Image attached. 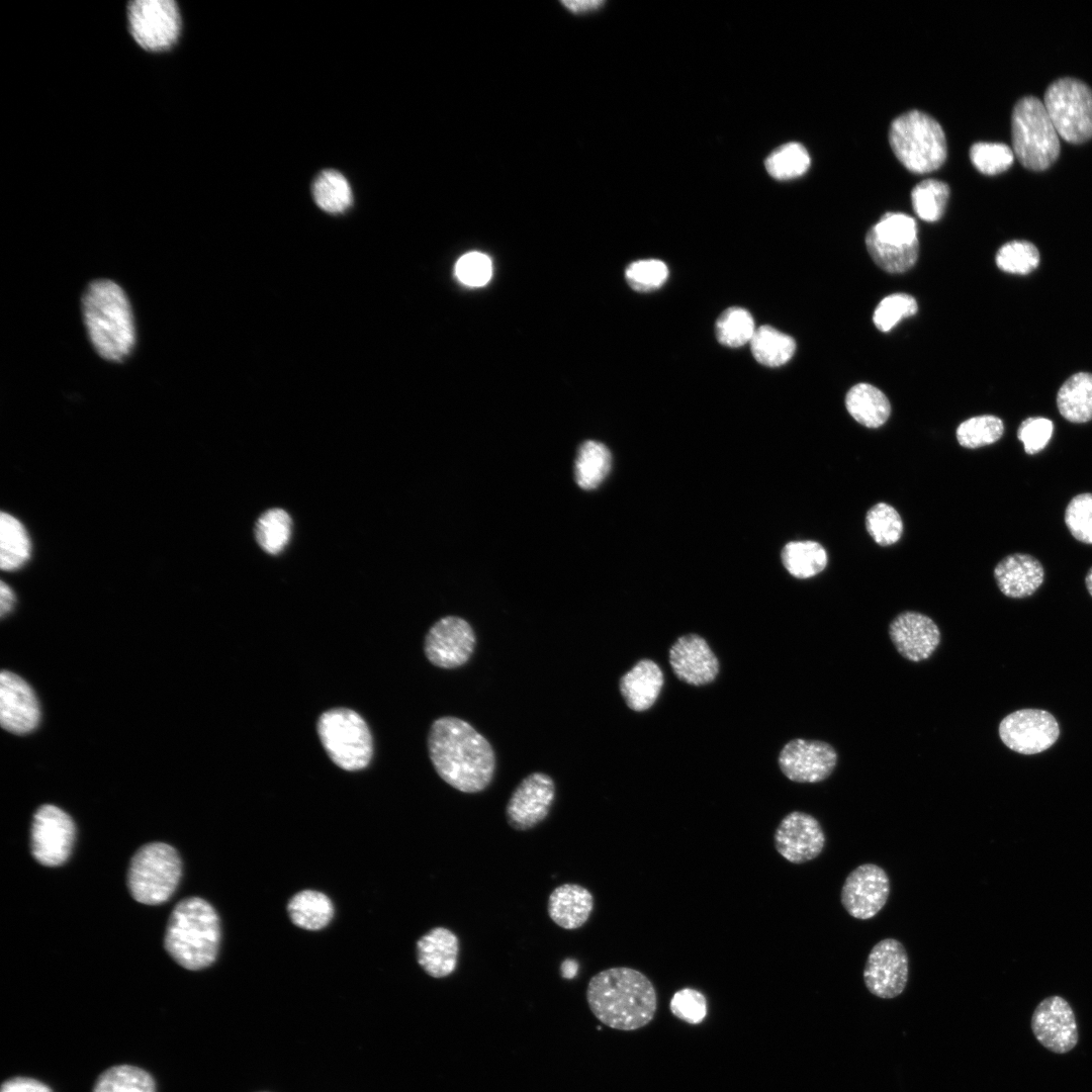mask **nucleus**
Here are the masks:
<instances>
[{"instance_id": "14", "label": "nucleus", "mask_w": 1092, "mask_h": 1092, "mask_svg": "<svg viewBox=\"0 0 1092 1092\" xmlns=\"http://www.w3.org/2000/svg\"><path fill=\"white\" fill-rule=\"evenodd\" d=\"M476 637L463 618L446 616L428 631L424 641L427 659L435 666L453 669L464 665L473 654Z\"/></svg>"}, {"instance_id": "1", "label": "nucleus", "mask_w": 1092, "mask_h": 1092, "mask_svg": "<svg viewBox=\"0 0 1092 1092\" xmlns=\"http://www.w3.org/2000/svg\"><path fill=\"white\" fill-rule=\"evenodd\" d=\"M428 750L438 776L457 791L480 793L493 780L495 755L491 744L460 718L436 719L429 730Z\"/></svg>"}, {"instance_id": "3", "label": "nucleus", "mask_w": 1092, "mask_h": 1092, "mask_svg": "<svg viewBox=\"0 0 1092 1092\" xmlns=\"http://www.w3.org/2000/svg\"><path fill=\"white\" fill-rule=\"evenodd\" d=\"M81 309L97 354L109 362L125 361L134 350L136 336L131 306L121 286L107 278L92 280L83 291Z\"/></svg>"}, {"instance_id": "44", "label": "nucleus", "mask_w": 1092, "mask_h": 1092, "mask_svg": "<svg viewBox=\"0 0 1092 1092\" xmlns=\"http://www.w3.org/2000/svg\"><path fill=\"white\" fill-rule=\"evenodd\" d=\"M973 165L986 175H995L1007 170L1014 160L1013 150L998 142H977L970 149Z\"/></svg>"}, {"instance_id": "5", "label": "nucleus", "mask_w": 1092, "mask_h": 1092, "mask_svg": "<svg viewBox=\"0 0 1092 1092\" xmlns=\"http://www.w3.org/2000/svg\"><path fill=\"white\" fill-rule=\"evenodd\" d=\"M1011 139L1013 153L1026 169L1045 170L1060 155V135L1038 97L1023 96L1014 104Z\"/></svg>"}, {"instance_id": "23", "label": "nucleus", "mask_w": 1092, "mask_h": 1092, "mask_svg": "<svg viewBox=\"0 0 1092 1092\" xmlns=\"http://www.w3.org/2000/svg\"><path fill=\"white\" fill-rule=\"evenodd\" d=\"M459 950L458 936L442 926L432 928L416 942L418 964L435 979L448 977L455 971Z\"/></svg>"}, {"instance_id": "34", "label": "nucleus", "mask_w": 1092, "mask_h": 1092, "mask_svg": "<svg viewBox=\"0 0 1092 1092\" xmlns=\"http://www.w3.org/2000/svg\"><path fill=\"white\" fill-rule=\"evenodd\" d=\"M750 347L757 362L768 367H778L793 357L796 342L789 335L770 326H761L755 330Z\"/></svg>"}, {"instance_id": "49", "label": "nucleus", "mask_w": 1092, "mask_h": 1092, "mask_svg": "<svg viewBox=\"0 0 1092 1092\" xmlns=\"http://www.w3.org/2000/svg\"><path fill=\"white\" fill-rule=\"evenodd\" d=\"M455 274L458 280L467 286H482L491 277L492 264L487 255L470 252L459 258L455 266Z\"/></svg>"}, {"instance_id": "52", "label": "nucleus", "mask_w": 1092, "mask_h": 1092, "mask_svg": "<svg viewBox=\"0 0 1092 1092\" xmlns=\"http://www.w3.org/2000/svg\"><path fill=\"white\" fill-rule=\"evenodd\" d=\"M15 603V596L12 589L4 582L0 584V614L5 616L11 611Z\"/></svg>"}, {"instance_id": "6", "label": "nucleus", "mask_w": 1092, "mask_h": 1092, "mask_svg": "<svg viewBox=\"0 0 1092 1092\" xmlns=\"http://www.w3.org/2000/svg\"><path fill=\"white\" fill-rule=\"evenodd\" d=\"M889 142L899 161L914 173L939 168L946 158L945 134L940 123L928 113L912 109L891 122Z\"/></svg>"}, {"instance_id": "53", "label": "nucleus", "mask_w": 1092, "mask_h": 1092, "mask_svg": "<svg viewBox=\"0 0 1092 1092\" xmlns=\"http://www.w3.org/2000/svg\"><path fill=\"white\" fill-rule=\"evenodd\" d=\"M568 10L573 13H581L599 8L604 4L603 1H562L561 2Z\"/></svg>"}, {"instance_id": "2", "label": "nucleus", "mask_w": 1092, "mask_h": 1092, "mask_svg": "<svg viewBox=\"0 0 1092 1092\" xmlns=\"http://www.w3.org/2000/svg\"><path fill=\"white\" fill-rule=\"evenodd\" d=\"M586 1001L603 1024L623 1031L644 1027L657 1009L652 982L642 972L628 967L610 968L593 976Z\"/></svg>"}, {"instance_id": "18", "label": "nucleus", "mask_w": 1092, "mask_h": 1092, "mask_svg": "<svg viewBox=\"0 0 1092 1092\" xmlns=\"http://www.w3.org/2000/svg\"><path fill=\"white\" fill-rule=\"evenodd\" d=\"M774 843L777 851L788 861L801 864L816 858L824 849L826 836L819 821L812 815L793 811L779 823Z\"/></svg>"}, {"instance_id": "4", "label": "nucleus", "mask_w": 1092, "mask_h": 1092, "mask_svg": "<svg viewBox=\"0 0 1092 1092\" xmlns=\"http://www.w3.org/2000/svg\"><path fill=\"white\" fill-rule=\"evenodd\" d=\"M220 924L215 909L204 899L189 897L176 904L165 933V948L181 967L198 971L216 959Z\"/></svg>"}, {"instance_id": "26", "label": "nucleus", "mask_w": 1092, "mask_h": 1092, "mask_svg": "<svg viewBox=\"0 0 1092 1092\" xmlns=\"http://www.w3.org/2000/svg\"><path fill=\"white\" fill-rule=\"evenodd\" d=\"M594 910V896L581 885L566 883L549 895L547 911L559 927L574 930L583 926Z\"/></svg>"}, {"instance_id": "30", "label": "nucleus", "mask_w": 1092, "mask_h": 1092, "mask_svg": "<svg viewBox=\"0 0 1092 1092\" xmlns=\"http://www.w3.org/2000/svg\"><path fill=\"white\" fill-rule=\"evenodd\" d=\"M287 911L296 926L306 930H320L332 920L334 905L326 894L303 890L289 900Z\"/></svg>"}, {"instance_id": "19", "label": "nucleus", "mask_w": 1092, "mask_h": 1092, "mask_svg": "<svg viewBox=\"0 0 1092 1092\" xmlns=\"http://www.w3.org/2000/svg\"><path fill=\"white\" fill-rule=\"evenodd\" d=\"M1031 1029L1036 1039L1049 1051L1065 1054L1078 1042L1074 1011L1060 996L1043 999L1034 1009Z\"/></svg>"}, {"instance_id": "12", "label": "nucleus", "mask_w": 1092, "mask_h": 1092, "mask_svg": "<svg viewBox=\"0 0 1092 1092\" xmlns=\"http://www.w3.org/2000/svg\"><path fill=\"white\" fill-rule=\"evenodd\" d=\"M1003 744L1021 754L1042 752L1056 743L1060 726L1050 712L1021 709L1008 714L998 727Z\"/></svg>"}, {"instance_id": "40", "label": "nucleus", "mask_w": 1092, "mask_h": 1092, "mask_svg": "<svg viewBox=\"0 0 1092 1092\" xmlns=\"http://www.w3.org/2000/svg\"><path fill=\"white\" fill-rule=\"evenodd\" d=\"M1004 432L1001 419L993 415L970 418L959 425L956 436L962 447L976 449L998 441Z\"/></svg>"}, {"instance_id": "51", "label": "nucleus", "mask_w": 1092, "mask_h": 1092, "mask_svg": "<svg viewBox=\"0 0 1092 1092\" xmlns=\"http://www.w3.org/2000/svg\"><path fill=\"white\" fill-rule=\"evenodd\" d=\"M0 1092H53L44 1083L28 1078L13 1077L4 1081Z\"/></svg>"}, {"instance_id": "27", "label": "nucleus", "mask_w": 1092, "mask_h": 1092, "mask_svg": "<svg viewBox=\"0 0 1092 1092\" xmlns=\"http://www.w3.org/2000/svg\"><path fill=\"white\" fill-rule=\"evenodd\" d=\"M867 236L883 250L901 254L919 247L915 219L903 212H887Z\"/></svg>"}, {"instance_id": "38", "label": "nucleus", "mask_w": 1092, "mask_h": 1092, "mask_svg": "<svg viewBox=\"0 0 1092 1092\" xmlns=\"http://www.w3.org/2000/svg\"><path fill=\"white\" fill-rule=\"evenodd\" d=\"M948 196L949 187L944 181L928 178L913 187L912 206L923 220L936 221L944 212Z\"/></svg>"}, {"instance_id": "37", "label": "nucleus", "mask_w": 1092, "mask_h": 1092, "mask_svg": "<svg viewBox=\"0 0 1092 1092\" xmlns=\"http://www.w3.org/2000/svg\"><path fill=\"white\" fill-rule=\"evenodd\" d=\"M255 535L263 550L269 554H278L290 539V516L282 509L266 511L256 523Z\"/></svg>"}, {"instance_id": "8", "label": "nucleus", "mask_w": 1092, "mask_h": 1092, "mask_svg": "<svg viewBox=\"0 0 1092 1092\" xmlns=\"http://www.w3.org/2000/svg\"><path fill=\"white\" fill-rule=\"evenodd\" d=\"M317 733L330 758L340 768L359 770L370 762L372 736L364 719L355 711L336 708L317 721Z\"/></svg>"}, {"instance_id": "35", "label": "nucleus", "mask_w": 1092, "mask_h": 1092, "mask_svg": "<svg viewBox=\"0 0 1092 1092\" xmlns=\"http://www.w3.org/2000/svg\"><path fill=\"white\" fill-rule=\"evenodd\" d=\"M30 555V542L22 524L9 514L0 517V565L3 570L20 567Z\"/></svg>"}, {"instance_id": "46", "label": "nucleus", "mask_w": 1092, "mask_h": 1092, "mask_svg": "<svg viewBox=\"0 0 1092 1092\" xmlns=\"http://www.w3.org/2000/svg\"><path fill=\"white\" fill-rule=\"evenodd\" d=\"M1065 523L1075 539L1092 544V493H1080L1071 499Z\"/></svg>"}, {"instance_id": "48", "label": "nucleus", "mask_w": 1092, "mask_h": 1092, "mask_svg": "<svg viewBox=\"0 0 1092 1092\" xmlns=\"http://www.w3.org/2000/svg\"><path fill=\"white\" fill-rule=\"evenodd\" d=\"M671 1013L689 1024H700L707 1015V999L693 988L676 991L669 1002Z\"/></svg>"}, {"instance_id": "21", "label": "nucleus", "mask_w": 1092, "mask_h": 1092, "mask_svg": "<svg viewBox=\"0 0 1092 1092\" xmlns=\"http://www.w3.org/2000/svg\"><path fill=\"white\" fill-rule=\"evenodd\" d=\"M40 710L30 686L17 674L3 670L0 675V722L12 733L24 734L38 724Z\"/></svg>"}, {"instance_id": "16", "label": "nucleus", "mask_w": 1092, "mask_h": 1092, "mask_svg": "<svg viewBox=\"0 0 1092 1092\" xmlns=\"http://www.w3.org/2000/svg\"><path fill=\"white\" fill-rule=\"evenodd\" d=\"M834 747L824 741L792 739L780 751L778 763L792 782L815 784L826 780L837 764Z\"/></svg>"}, {"instance_id": "9", "label": "nucleus", "mask_w": 1092, "mask_h": 1092, "mask_svg": "<svg viewBox=\"0 0 1092 1092\" xmlns=\"http://www.w3.org/2000/svg\"><path fill=\"white\" fill-rule=\"evenodd\" d=\"M1043 104L1065 141L1082 144L1092 138V89L1074 77L1053 81L1043 95Z\"/></svg>"}, {"instance_id": "54", "label": "nucleus", "mask_w": 1092, "mask_h": 1092, "mask_svg": "<svg viewBox=\"0 0 1092 1092\" xmlns=\"http://www.w3.org/2000/svg\"><path fill=\"white\" fill-rule=\"evenodd\" d=\"M1085 583H1086V587H1087L1089 594L1092 597V567L1087 572V575H1086V578H1085Z\"/></svg>"}, {"instance_id": "10", "label": "nucleus", "mask_w": 1092, "mask_h": 1092, "mask_svg": "<svg viewBox=\"0 0 1092 1092\" xmlns=\"http://www.w3.org/2000/svg\"><path fill=\"white\" fill-rule=\"evenodd\" d=\"M127 18L133 39L145 50L171 48L181 29L178 5L172 0H135L128 4Z\"/></svg>"}, {"instance_id": "43", "label": "nucleus", "mask_w": 1092, "mask_h": 1092, "mask_svg": "<svg viewBox=\"0 0 1092 1092\" xmlns=\"http://www.w3.org/2000/svg\"><path fill=\"white\" fill-rule=\"evenodd\" d=\"M997 267L1011 274L1026 275L1039 264V252L1028 241L1014 240L1004 244L996 254Z\"/></svg>"}, {"instance_id": "45", "label": "nucleus", "mask_w": 1092, "mask_h": 1092, "mask_svg": "<svg viewBox=\"0 0 1092 1092\" xmlns=\"http://www.w3.org/2000/svg\"><path fill=\"white\" fill-rule=\"evenodd\" d=\"M918 310L916 299L906 293H893L877 305L873 321L881 332L891 331L902 318L914 315Z\"/></svg>"}, {"instance_id": "17", "label": "nucleus", "mask_w": 1092, "mask_h": 1092, "mask_svg": "<svg viewBox=\"0 0 1092 1092\" xmlns=\"http://www.w3.org/2000/svg\"><path fill=\"white\" fill-rule=\"evenodd\" d=\"M555 798V783L547 774L536 771L524 778L513 791L507 807L509 826L527 831L544 821Z\"/></svg>"}, {"instance_id": "47", "label": "nucleus", "mask_w": 1092, "mask_h": 1092, "mask_svg": "<svg viewBox=\"0 0 1092 1092\" xmlns=\"http://www.w3.org/2000/svg\"><path fill=\"white\" fill-rule=\"evenodd\" d=\"M667 276L666 265L655 259L633 262L625 271L628 284L637 291L657 289L665 282Z\"/></svg>"}, {"instance_id": "31", "label": "nucleus", "mask_w": 1092, "mask_h": 1092, "mask_svg": "<svg viewBox=\"0 0 1092 1092\" xmlns=\"http://www.w3.org/2000/svg\"><path fill=\"white\" fill-rule=\"evenodd\" d=\"M311 190L316 205L328 213H344L353 204L350 183L337 170L322 171L313 180Z\"/></svg>"}, {"instance_id": "29", "label": "nucleus", "mask_w": 1092, "mask_h": 1092, "mask_svg": "<svg viewBox=\"0 0 1092 1092\" xmlns=\"http://www.w3.org/2000/svg\"><path fill=\"white\" fill-rule=\"evenodd\" d=\"M1057 406L1067 421L1086 423L1092 420V373L1078 372L1060 387Z\"/></svg>"}, {"instance_id": "33", "label": "nucleus", "mask_w": 1092, "mask_h": 1092, "mask_svg": "<svg viewBox=\"0 0 1092 1092\" xmlns=\"http://www.w3.org/2000/svg\"><path fill=\"white\" fill-rule=\"evenodd\" d=\"M782 561L786 569L797 578H809L820 573L827 565L825 548L815 541H793L785 545Z\"/></svg>"}, {"instance_id": "36", "label": "nucleus", "mask_w": 1092, "mask_h": 1092, "mask_svg": "<svg viewBox=\"0 0 1092 1092\" xmlns=\"http://www.w3.org/2000/svg\"><path fill=\"white\" fill-rule=\"evenodd\" d=\"M92 1092H156V1087L147 1071L130 1065H117L99 1075Z\"/></svg>"}, {"instance_id": "15", "label": "nucleus", "mask_w": 1092, "mask_h": 1092, "mask_svg": "<svg viewBox=\"0 0 1092 1092\" xmlns=\"http://www.w3.org/2000/svg\"><path fill=\"white\" fill-rule=\"evenodd\" d=\"M890 895V879L886 871L875 863H862L845 878L840 901L853 918L868 920L886 905Z\"/></svg>"}, {"instance_id": "24", "label": "nucleus", "mask_w": 1092, "mask_h": 1092, "mask_svg": "<svg viewBox=\"0 0 1092 1092\" xmlns=\"http://www.w3.org/2000/svg\"><path fill=\"white\" fill-rule=\"evenodd\" d=\"M994 577L1003 595L1021 599L1031 596L1041 585L1044 570L1041 563L1033 556L1014 553L998 562L994 569Z\"/></svg>"}, {"instance_id": "25", "label": "nucleus", "mask_w": 1092, "mask_h": 1092, "mask_svg": "<svg viewBox=\"0 0 1092 1092\" xmlns=\"http://www.w3.org/2000/svg\"><path fill=\"white\" fill-rule=\"evenodd\" d=\"M663 684L660 666L651 659L643 658L620 678L619 690L629 709L643 712L655 704Z\"/></svg>"}, {"instance_id": "11", "label": "nucleus", "mask_w": 1092, "mask_h": 1092, "mask_svg": "<svg viewBox=\"0 0 1092 1092\" xmlns=\"http://www.w3.org/2000/svg\"><path fill=\"white\" fill-rule=\"evenodd\" d=\"M75 835L76 827L69 814L57 806L42 805L31 823V853L42 866H61L72 852Z\"/></svg>"}, {"instance_id": "41", "label": "nucleus", "mask_w": 1092, "mask_h": 1092, "mask_svg": "<svg viewBox=\"0 0 1092 1092\" xmlns=\"http://www.w3.org/2000/svg\"><path fill=\"white\" fill-rule=\"evenodd\" d=\"M752 315L742 307H729L716 322V337L727 347H740L750 342L754 332Z\"/></svg>"}, {"instance_id": "20", "label": "nucleus", "mask_w": 1092, "mask_h": 1092, "mask_svg": "<svg viewBox=\"0 0 1092 1092\" xmlns=\"http://www.w3.org/2000/svg\"><path fill=\"white\" fill-rule=\"evenodd\" d=\"M889 635L900 655L913 662L928 659L940 643L936 623L930 617L914 611L897 615L889 625Z\"/></svg>"}, {"instance_id": "13", "label": "nucleus", "mask_w": 1092, "mask_h": 1092, "mask_svg": "<svg viewBox=\"0 0 1092 1092\" xmlns=\"http://www.w3.org/2000/svg\"><path fill=\"white\" fill-rule=\"evenodd\" d=\"M908 974L909 960L904 945L889 937L872 947L863 969V981L873 995L892 999L904 991Z\"/></svg>"}, {"instance_id": "32", "label": "nucleus", "mask_w": 1092, "mask_h": 1092, "mask_svg": "<svg viewBox=\"0 0 1092 1092\" xmlns=\"http://www.w3.org/2000/svg\"><path fill=\"white\" fill-rule=\"evenodd\" d=\"M612 457L609 449L597 441L583 442L574 464L575 481L582 489H595L608 475Z\"/></svg>"}, {"instance_id": "22", "label": "nucleus", "mask_w": 1092, "mask_h": 1092, "mask_svg": "<svg viewBox=\"0 0 1092 1092\" xmlns=\"http://www.w3.org/2000/svg\"><path fill=\"white\" fill-rule=\"evenodd\" d=\"M675 676L692 686L711 684L719 673L720 663L708 642L698 634L680 636L668 651Z\"/></svg>"}, {"instance_id": "7", "label": "nucleus", "mask_w": 1092, "mask_h": 1092, "mask_svg": "<svg viewBox=\"0 0 1092 1092\" xmlns=\"http://www.w3.org/2000/svg\"><path fill=\"white\" fill-rule=\"evenodd\" d=\"M182 873L176 849L164 842H150L132 855L127 886L131 897L146 905H159L175 892Z\"/></svg>"}, {"instance_id": "28", "label": "nucleus", "mask_w": 1092, "mask_h": 1092, "mask_svg": "<svg viewBox=\"0 0 1092 1092\" xmlns=\"http://www.w3.org/2000/svg\"><path fill=\"white\" fill-rule=\"evenodd\" d=\"M845 406L857 423L872 429L884 425L891 414V404L885 393L869 383L853 385L846 393Z\"/></svg>"}, {"instance_id": "42", "label": "nucleus", "mask_w": 1092, "mask_h": 1092, "mask_svg": "<svg viewBox=\"0 0 1092 1092\" xmlns=\"http://www.w3.org/2000/svg\"><path fill=\"white\" fill-rule=\"evenodd\" d=\"M866 529L877 544L889 546L901 538L903 522L892 506L878 503L866 515Z\"/></svg>"}, {"instance_id": "50", "label": "nucleus", "mask_w": 1092, "mask_h": 1092, "mask_svg": "<svg viewBox=\"0 0 1092 1092\" xmlns=\"http://www.w3.org/2000/svg\"><path fill=\"white\" fill-rule=\"evenodd\" d=\"M1054 424L1051 420L1034 417L1024 420L1017 431L1018 439L1023 443L1027 454L1041 451L1053 436Z\"/></svg>"}, {"instance_id": "39", "label": "nucleus", "mask_w": 1092, "mask_h": 1092, "mask_svg": "<svg viewBox=\"0 0 1092 1092\" xmlns=\"http://www.w3.org/2000/svg\"><path fill=\"white\" fill-rule=\"evenodd\" d=\"M811 159L806 148L800 143L791 142L774 151L765 160L767 173L779 180H787L803 175L810 167Z\"/></svg>"}]
</instances>
